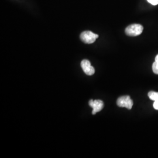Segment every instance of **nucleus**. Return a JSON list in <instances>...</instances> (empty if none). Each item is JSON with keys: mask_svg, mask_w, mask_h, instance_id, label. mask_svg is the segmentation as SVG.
Returning <instances> with one entry per match:
<instances>
[{"mask_svg": "<svg viewBox=\"0 0 158 158\" xmlns=\"http://www.w3.org/2000/svg\"><path fill=\"white\" fill-rule=\"evenodd\" d=\"M143 27L140 24L134 23L130 25L125 29V34L130 36H136L142 33Z\"/></svg>", "mask_w": 158, "mask_h": 158, "instance_id": "obj_1", "label": "nucleus"}, {"mask_svg": "<svg viewBox=\"0 0 158 158\" xmlns=\"http://www.w3.org/2000/svg\"><path fill=\"white\" fill-rule=\"evenodd\" d=\"M98 38V35L97 34H94L89 31H84L80 35L81 40L87 44H91L94 43Z\"/></svg>", "mask_w": 158, "mask_h": 158, "instance_id": "obj_2", "label": "nucleus"}, {"mask_svg": "<svg viewBox=\"0 0 158 158\" xmlns=\"http://www.w3.org/2000/svg\"><path fill=\"white\" fill-rule=\"evenodd\" d=\"M117 104L119 107L127 108L128 110H131L133 106L134 102L130 96H124L119 97Z\"/></svg>", "mask_w": 158, "mask_h": 158, "instance_id": "obj_3", "label": "nucleus"}, {"mask_svg": "<svg viewBox=\"0 0 158 158\" xmlns=\"http://www.w3.org/2000/svg\"><path fill=\"white\" fill-rule=\"evenodd\" d=\"M89 106L93 108L92 114L93 115L102 111V109L104 107V102L100 100H93L91 99L89 101Z\"/></svg>", "mask_w": 158, "mask_h": 158, "instance_id": "obj_4", "label": "nucleus"}, {"mask_svg": "<svg viewBox=\"0 0 158 158\" xmlns=\"http://www.w3.org/2000/svg\"><path fill=\"white\" fill-rule=\"evenodd\" d=\"M81 67L85 74L88 76H91L95 73V69L91 65L90 62L88 60H83L81 62Z\"/></svg>", "mask_w": 158, "mask_h": 158, "instance_id": "obj_5", "label": "nucleus"}, {"mask_svg": "<svg viewBox=\"0 0 158 158\" xmlns=\"http://www.w3.org/2000/svg\"><path fill=\"white\" fill-rule=\"evenodd\" d=\"M148 97L149 98L153 100L154 102L158 100V92H155V91H150L148 93Z\"/></svg>", "mask_w": 158, "mask_h": 158, "instance_id": "obj_6", "label": "nucleus"}, {"mask_svg": "<svg viewBox=\"0 0 158 158\" xmlns=\"http://www.w3.org/2000/svg\"><path fill=\"white\" fill-rule=\"evenodd\" d=\"M152 70L153 72H154V73L158 74V63L156 62L153 63L152 64Z\"/></svg>", "mask_w": 158, "mask_h": 158, "instance_id": "obj_7", "label": "nucleus"}, {"mask_svg": "<svg viewBox=\"0 0 158 158\" xmlns=\"http://www.w3.org/2000/svg\"><path fill=\"white\" fill-rule=\"evenodd\" d=\"M149 3L153 6H156L158 4V0H147Z\"/></svg>", "mask_w": 158, "mask_h": 158, "instance_id": "obj_8", "label": "nucleus"}, {"mask_svg": "<svg viewBox=\"0 0 158 158\" xmlns=\"http://www.w3.org/2000/svg\"><path fill=\"white\" fill-rule=\"evenodd\" d=\"M153 107H154L155 110H158V100L154 102V103H153Z\"/></svg>", "mask_w": 158, "mask_h": 158, "instance_id": "obj_9", "label": "nucleus"}, {"mask_svg": "<svg viewBox=\"0 0 158 158\" xmlns=\"http://www.w3.org/2000/svg\"><path fill=\"white\" fill-rule=\"evenodd\" d=\"M155 62L158 63V55H157L155 57Z\"/></svg>", "mask_w": 158, "mask_h": 158, "instance_id": "obj_10", "label": "nucleus"}]
</instances>
